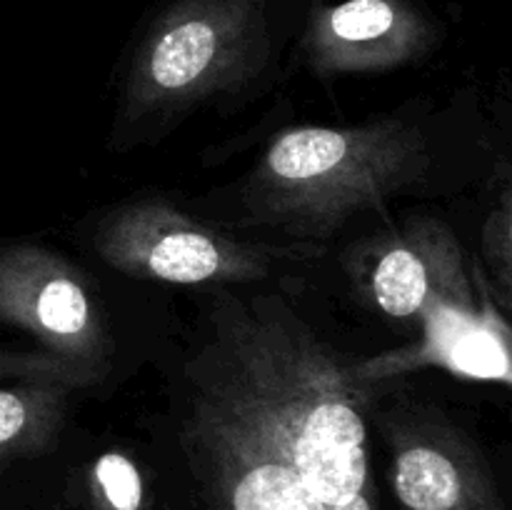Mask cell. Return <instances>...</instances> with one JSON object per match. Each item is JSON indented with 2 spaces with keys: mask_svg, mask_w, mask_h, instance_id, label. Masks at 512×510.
Returning a JSON list of instances; mask_svg holds the SVG:
<instances>
[{
  "mask_svg": "<svg viewBox=\"0 0 512 510\" xmlns=\"http://www.w3.org/2000/svg\"><path fill=\"white\" fill-rule=\"evenodd\" d=\"M358 363L283 285L203 293L170 403L225 510H373L380 385Z\"/></svg>",
  "mask_w": 512,
  "mask_h": 510,
  "instance_id": "obj_1",
  "label": "cell"
},
{
  "mask_svg": "<svg viewBox=\"0 0 512 510\" xmlns=\"http://www.w3.org/2000/svg\"><path fill=\"white\" fill-rule=\"evenodd\" d=\"M448 158L433 118L388 115L343 128L283 130L225 195L233 213L220 228L318 248L358 215L433 188L448 175Z\"/></svg>",
  "mask_w": 512,
  "mask_h": 510,
  "instance_id": "obj_2",
  "label": "cell"
},
{
  "mask_svg": "<svg viewBox=\"0 0 512 510\" xmlns=\"http://www.w3.org/2000/svg\"><path fill=\"white\" fill-rule=\"evenodd\" d=\"M90 245L108 268L173 285H255L320 248L248 238L163 198L125 200L93 223Z\"/></svg>",
  "mask_w": 512,
  "mask_h": 510,
  "instance_id": "obj_3",
  "label": "cell"
},
{
  "mask_svg": "<svg viewBox=\"0 0 512 510\" xmlns=\"http://www.w3.org/2000/svg\"><path fill=\"white\" fill-rule=\"evenodd\" d=\"M260 68L258 50L238 18L173 20L150 40L120 85L115 135L133 145L140 135L160 133L220 95H238Z\"/></svg>",
  "mask_w": 512,
  "mask_h": 510,
  "instance_id": "obj_4",
  "label": "cell"
},
{
  "mask_svg": "<svg viewBox=\"0 0 512 510\" xmlns=\"http://www.w3.org/2000/svg\"><path fill=\"white\" fill-rule=\"evenodd\" d=\"M0 325L98 378L108 370L110 335L90 285L40 245H0Z\"/></svg>",
  "mask_w": 512,
  "mask_h": 510,
  "instance_id": "obj_5",
  "label": "cell"
},
{
  "mask_svg": "<svg viewBox=\"0 0 512 510\" xmlns=\"http://www.w3.org/2000/svg\"><path fill=\"white\" fill-rule=\"evenodd\" d=\"M375 305L393 320L423 318L435 305L478 308V293L455 235L438 220H410L368 270Z\"/></svg>",
  "mask_w": 512,
  "mask_h": 510,
  "instance_id": "obj_6",
  "label": "cell"
},
{
  "mask_svg": "<svg viewBox=\"0 0 512 510\" xmlns=\"http://www.w3.org/2000/svg\"><path fill=\"white\" fill-rule=\"evenodd\" d=\"M420 325L423 333L413 345L360 358V375L380 385L395 375L435 365L455 375L510 388V328L493 305H435L420 318Z\"/></svg>",
  "mask_w": 512,
  "mask_h": 510,
  "instance_id": "obj_7",
  "label": "cell"
},
{
  "mask_svg": "<svg viewBox=\"0 0 512 510\" xmlns=\"http://www.w3.org/2000/svg\"><path fill=\"white\" fill-rule=\"evenodd\" d=\"M418 48L415 25L388 0H348L330 10L310 63L323 78L395 68Z\"/></svg>",
  "mask_w": 512,
  "mask_h": 510,
  "instance_id": "obj_8",
  "label": "cell"
},
{
  "mask_svg": "<svg viewBox=\"0 0 512 510\" xmlns=\"http://www.w3.org/2000/svg\"><path fill=\"white\" fill-rule=\"evenodd\" d=\"M75 385L58 380H15L0 385V460L53 445L68 423Z\"/></svg>",
  "mask_w": 512,
  "mask_h": 510,
  "instance_id": "obj_9",
  "label": "cell"
},
{
  "mask_svg": "<svg viewBox=\"0 0 512 510\" xmlns=\"http://www.w3.org/2000/svg\"><path fill=\"white\" fill-rule=\"evenodd\" d=\"M15 380H58V383L85 388L98 380V375L60 360L45 350H8L0 348V383Z\"/></svg>",
  "mask_w": 512,
  "mask_h": 510,
  "instance_id": "obj_10",
  "label": "cell"
},
{
  "mask_svg": "<svg viewBox=\"0 0 512 510\" xmlns=\"http://www.w3.org/2000/svg\"><path fill=\"white\" fill-rule=\"evenodd\" d=\"M95 480L115 510H138L143 485L138 468L123 453H105L95 463Z\"/></svg>",
  "mask_w": 512,
  "mask_h": 510,
  "instance_id": "obj_11",
  "label": "cell"
},
{
  "mask_svg": "<svg viewBox=\"0 0 512 510\" xmlns=\"http://www.w3.org/2000/svg\"><path fill=\"white\" fill-rule=\"evenodd\" d=\"M485 255L493 263L495 275L500 280L503 295L508 298L510 293V203L508 193H503V203H500L498 213L488 220L485 228Z\"/></svg>",
  "mask_w": 512,
  "mask_h": 510,
  "instance_id": "obj_12",
  "label": "cell"
}]
</instances>
